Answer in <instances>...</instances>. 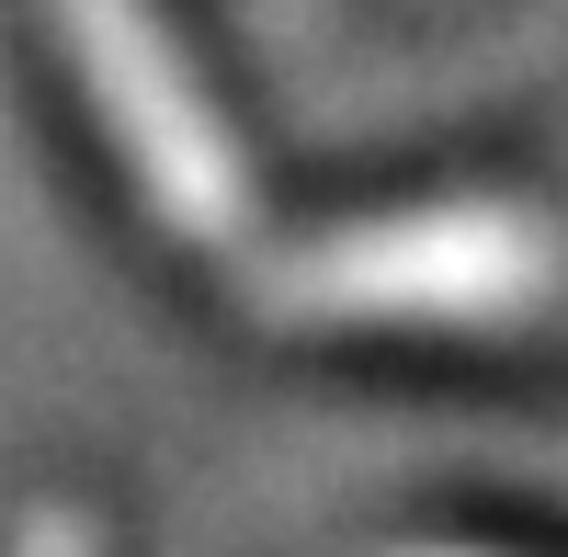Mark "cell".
I'll use <instances>...</instances> for the list:
<instances>
[{"label": "cell", "instance_id": "1", "mask_svg": "<svg viewBox=\"0 0 568 557\" xmlns=\"http://www.w3.org/2000/svg\"><path fill=\"white\" fill-rule=\"evenodd\" d=\"M251 296L296 331H524L568 296V227L524 205H409L262 251Z\"/></svg>", "mask_w": 568, "mask_h": 557}, {"label": "cell", "instance_id": "2", "mask_svg": "<svg viewBox=\"0 0 568 557\" xmlns=\"http://www.w3.org/2000/svg\"><path fill=\"white\" fill-rule=\"evenodd\" d=\"M45 23H58L80 103L103 114L136 205L194 251H251V227H262L251 160L227 136L216 91L194 80V58H182V34L160 23V0H45Z\"/></svg>", "mask_w": 568, "mask_h": 557}, {"label": "cell", "instance_id": "3", "mask_svg": "<svg viewBox=\"0 0 568 557\" xmlns=\"http://www.w3.org/2000/svg\"><path fill=\"white\" fill-rule=\"evenodd\" d=\"M12 557H103V535H91V513H58V500H45V513L12 535Z\"/></svg>", "mask_w": 568, "mask_h": 557}, {"label": "cell", "instance_id": "4", "mask_svg": "<svg viewBox=\"0 0 568 557\" xmlns=\"http://www.w3.org/2000/svg\"><path fill=\"white\" fill-rule=\"evenodd\" d=\"M433 557H489V546H433Z\"/></svg>", "mask_w": 568, "mask_h": 557}]
</instances>
